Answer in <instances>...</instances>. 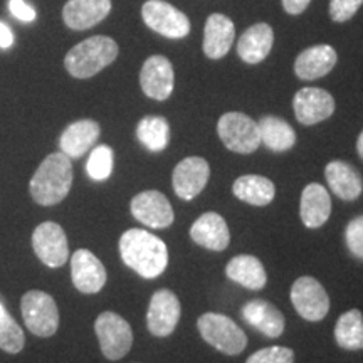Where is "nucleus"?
Instances as JSON below:
<instances>
[{
	"label": "nucleus",
	"instance_id": "obj_1",
	"mask_svg": "<svg viewBox=\"0 0 363 363\" xmlns=\"http://www.w3.org/2000/svg\"><path fill=\"white\" fill-rule=\"evenodd\" d=\"M121 259L142 278H158L169 264V249L155 234L130 229L120 239Z\"/></svg>",
	"mask_w": 363,
	"mask_h": 363
},
{
	"label": "nucleus",
	"instance_id": "obj_2",
	"mask_svg": "<svg viewBox=\"0 0 363 363\" xmlns=\"http://www.w3.org/2000/svg\"><path fill=\"white\" fill-rule=\"evenodd\" d=\"M72 187L71 158L62 152L44 158L29 184L30 195L39 206H56L62 202Z\"/></svg>",
	"mask_w": 363,
	"mask_h": 363
},
{
	"label": "nucleus",
	"instance_id": "obj_3",
	"mask_svg": "<svg viewBox=\"0 0 363 363\" xmlns=\"http://www.w3.org/2000/svg\"><path fill=\"white\" fill-rule=\"evenodd\" d=\"M118 57V44L106 35H93L71 49L65 66L72 78L88 79L101 72Z\"/></svg>",
	"mask_w": 363,
	"mask_h": 363
},
{
	"label": "nucleus",
	"instance_id": "obj_4",
	"mask_svg": "<svg viewBox=\"0 0 363 363\" xmlns=\"http://www.w3.org/2000/svg\"><path fill=\"white\" fill-rule=\"evenodd\" d=\"M197 328L208 345L225 355H239L246 350V333L229 316L220 313H206L199 318Z\"/></svg>",
	"mask_w": 363,
	"mask_h": 363
},
{
	"label": "nucleus",
	"instance_id": "obj_5",
	"mask_svg": "<svg viewBox=\"0 0 363 363\" xmlns=\"http://www.w3.org/2000/svg\"><path fill=\"white\" fill-rule=\"evenodd\" d=\"M21 311L27 330L35 337L49 338L57 331L59 311L51 294L33 289L21 299Z\"/></svg>",
	"mask_w": 363,
	"mask_h": 363
},
{
	"label": "nucleus",
	"instance_id": "obj_6",
	"mask_svg": "<svg viewBox=\"0 0 363 363\" xmlns=\"http://www.w3.org/2000/svg\"><path fill=\"white\" fill-rule=\"evenodd\" d=\"M217 133L227 148L242 155L256 152L261 145L259 125L244 113H225L217 123Z\"/></svg>",
	"mask_w": 363,
	"mask_h": 363
},
{
	"label": "nucleus",
	"instance_id": "obj_7",
	"mask_svg": "<svg viewBox=\"0 0 363 363\" xmlns=\"http://www.w3.org/2000/svg\"><path fill=\"white\" fill-rule=\"evenodd\" d=\"M94 331L103 355L108 360H120L131 350L133 331L125 318L113 311H104L94 321Z\"/></svg>",
	"mask_w": 363,
	"mask_h": 363
},
{
	"label": "nucleus",
	"instance_id": "obj_8",
	"mask_svg": "<svg viewBox=\"0 0 363 363\" xmlns=\"http://www.w3.org/2000/svg\"><path fill=\"white\" fill-rule=\"evenodd\" d=\"M143 22L150 29L163 38L184 39L190 33V21L184 12L165 2V0H148L142 7Z\"/></svg>",
	"mask_w": 363,
	"mask_h": 363
},
{
	"label": "nucleus",
	"instance_id": "obj_9",
	"mask_svg": "<svg viewBox=\"0 0 363 363\" xmlns=\"http://www.w3.org/2000/svg\"><path fill=\"white\" fill-rule=\"evenodd\" d=\"M35 256L49 267H61L69 257V246L65 229L56 222H43L33 233Z\"/></svg>",
	"mask_w": 363,
	"mask_h": 363
},
{
	"label": "nucleus",
	"instance_id": "obj_10",
	"mask_svg": "<svg viewBox=\"0 0 363 363\" xmlns=\"http://www.w3.org/2000/svg\"><path fill=\"white\" fill-rule=\"evenodd\" d=\"M291 303L294 310L308 321H320L328 315L330 298L325 288L315 278L303 276L294 281L291 288Z\"/></svg>",
	"mask_w": 363,
	"mask_h": 363
},
{
	"label": "nucleus",
	"instance_id": "obj_11",
	"mask_svg": "<svg viewBox=\"0 0 363 363\" xmlns=\"http://www.w3.org/2000/svg\"><path fill=\"white\" fill-rule=\"evenodd\" d=\"M130 208L136 220L152 227V229H165L174 224V208H172L169 199L158 190H145V192L135 195Z\"/></svg>",
	"mask_w": 363,
	"mask_h": 363
},
{
	"label": "nucleus",
	"instance_id": "obj_12",
	"mask_svg": "<svg viewBox=\"0 0 363 363\" xmlns=\"http://www.w3.org/2000/svg\"><path fill=\"white\" fill-rule=\"evenodd\" d=\"M180 301L170 289H160L150 299L147 326L153 337L165 338L174 333L180 320Z\"/></svg>",
	"mask_w": 363,
	"mask_h": 363
},
{
	"label": "nucleus",
	"instance_id": "obj_13",
	"mask_svg": "<svg viewBox=\"0 0 363 363\" xmlns=\"http://www.w3.org/2000/svg\"><path fill=\"white\" fill-rule=\"evenodd\" d=\"M293 108L299 123L311 126L321 123L333 115L335 99L325 89L303 88L294 94Z\"/></svg>",
	"mask_w": 363,
	"mask_h": 363
},
{
	"label": "nucleus",
	"instance_id": "obj_14",
	"mask_svg": "<svg viewBox=\"0 0 363 363\" xmlns=\"http://www.w3.org/2000/svg\"><path fill=\"white\" fill-rule=\"evenodd\" d=\"M71 278L76 289L84 294H96L106 284L103 262L88 249H78L71 257Z\"/></svg>",
	"mask_w": 363,
	"mask_h": 363
},
{
	"label": "nucleus",
	"instance_id": "obj_15",
	"mask_svg": "<svg viewBox=\"0 0 363 363\" xmlns=\"http://www.w3.org/2000/svg\"><path fill=\"white\" fill-rule=\"evenodd\" d=\"M175 74L172 62L163 56H152L145 61L140 72V84L148 98L165 101L174 91Z\"/></svg>",
	"mask_w": 363,
	"mask_h": 363
},
{
	"label": "nucleus",
	"instance_id": "obj_16",
	"mask_svg": "<svg viewBox=\"0 0 363 363\" xmlns=\"http://www.w3.org/2000/svg\"><path fill=\"white\" fill-rule=\"evenodd\" d=\"M208 177H211L208 163L201 157H189L175 167L172 184L182 201H192L206 189Z\"/></svg>",
	"mask_w": 363,
	"mask_h": 363
},
{
	"label": "nucleus",
	"instance_id": "obj_17",
	"mask_svg": "<svg viewBox=\"0 0 363 363\" xmlns=\"http://www.w3.org/2000/svg\"><path fill=\"white\" fill-rule=\"evenodd\" d=\"M111 12V0H67L62 21L72 30H86L98 26Z\"/></svg>",
	"mask_w": 363,
	"mask_h": 363
},
{
	"label": "nucleus",
	"instance_id": "obj_18",
	"mask_svg": "<svg viewBox=\"0 0 363 363\" xmlns=\"http://www.w3.org/2000/svg\"><path fill=\"white\" fill-rule=\"evenodd\" d=\"M235 39V27L224 13H212L203 29L202 49L207 57L222 59L233 48Z\"/></svg>",
	"mask_w": 363,
	"mask_h": 363
},
{
	"label": "nucleus",
	"instance_id": "obj_19",
	"mask_svg": "<svg viewBox=\"0 0 363 363\" xmlns=\"http://www.w3.org/2000/svg\"><path fill=\"white\" fill-rule=\"evenodd\" d=\"M190 238L199 246L211 251H224L230 242V233L224 217L216 212H207L194 222L190 229Z\"/></svg>",
	"mask_w": 363,
	"mask_h": 363
},
{
	"label": "nucleus",
	"instance_id": "obj_20",
	"mask_svg": "<svg viewBox=\"0 0 363 363\" xmlns=\"http://www.w3.org/2000/svg\"><path fill=\"white\" fill-rule=\"evenodd\" d=\"M337 51L331 45H313L296 57L294 72L299 79L305 81L323 78L337 65Z\"/></svg>",
	"mask_w": 363,
	"mask_h": 363
},
{
	"label": "nucleus",
	"instance_id": "obj_21",
	"mask_svg": "<svg viewBox=\"0 0 363 363\" xmlns=\"http://www.w3.org/2000/svg\"><path fill=\"white\" fill-rule=\"evenodd\" d=\"M99 125L93 120H79L71 123L59 138V148L69 158H81L98 142Z\"/></svg>",
	"mask_w": 363,
	"mask_h": 363
},
{
	"label": "nucleus",
	"instance_id": "obj_22",
	"mask_svg": "<svg viewBox=\"0 0 363 363\" xmlns=\"http://www.w3.org/2000/svg\"><path fill=\"white\" fill-rule=\"evenodd\" d=\"M242 318L269 338L281 337L286 326L283 313L264 299H252L246 303L242 306Z\"/></svg>",
	"mask_w": 363,
	"mask_h": 363
},
{
	"label": "nucleus",
	"instance_id": "obj_23",
	"mask_svg": "<svg viewBox=\"0 0 363 363\" xmlns=\"http://www.w3.org/2000/svg\"><path fill=\"white\" fill-rule=\"evenodd\" d=\"M272 43H274L272 27L264 22L254 24L238 40V54L247 65H259L271 52Z\"/></svg>",
	"mask_w": 363,
	"mask_h": 363
},
{
	"label": "nucleus",
	"instance_id": "obj_24",
	"mask_svg": "<svg viewBox=\"0 0 363 363\" xmlns=\"http://www.w3.org/2000/svg\"><path fill=\"white\" fill-rule=\"evenodd\" d=\"M325 177L328 182L331 192L342 201H357L362 195L363 180L362 175L348 163L335 160L330 162L325 169Z\"/></svg>",
	"mask_w": 363,
	"mask_h": 363
},
{
	"label": "nucleus",
	"instance_id": "obj_25",
	"mask_svg": "<svg viewBox=\"0 0 363 363\" xmlns=\"http://www.w3.org/2000/svg\"><path fill=\"white\" fill-rule=\"evenodd\" d=\"M299 214L310 229H318L330 219L331 199L326 189L320 184H310L303 190Z\"/></svg>",
	"mask_w": 363,
	"mask_h": 363
},
{
	"label": "nucleus",
	"instance_id": "obj_26",
	"mask_svg": "<svg viewBox=\"0 0 363 363\" xmlns=\"http://www.w3.org/2000/svg\"><path fill=\"white\" fill-rule=\"evenodd\" d=\"M227 278L234 283L242 286L247 289H262L267 283V276L262 262L254 256H235L234 259L229 261L225 267Z\"/></svg>",
	"mask_w": 363,
	"mask_h": 363
},
{
	"label": "nucleus",
	"instance_id": "obj_27",
	"mask_svg": "<svg viewBox=\"0 0 363 363\" xmlns=\"http://www.w3.org/2000/svg\"><path fill=\"white\" fill-rule=\"evenodd\" d=\"M233 192L242 202L251 203V206L264 207L274 199L276 187L266 177L242 175L234 182Z\"/></svg>",
	"mask_w": 363,
	"mask_h": 363
},
{
	"label": "nucleus",
	"instance_id": "obj_28",
	"mask_svg": "<svg viewBox=\"0 0 363 363\" xmlns=\"http://www.w3.org/2000/svg\"><path fill=\"white\" fill-rule=\"evenodd\" d=\"M261 143H264L272 152H288L296 143V133L291 125L278 116H264L259 121Z\"/></svg>",
	"mask_w": 363,
	"mask_h": 363
},
{
	"label": "nucleus",
	"instance_id": "obj_29",
	"mask_svg": "<svg viewBox=\"0 0 363 363\" xmlns=\"http://www.w3.org/2000/svg\"><path fill=\"white\" fill-rule=\"evenodd\" d=\"M335 340L343 350H363V315L360 310H350L338 318Z\"/></svg>",
	"mask_w": 363,
	"mask_h": 363
},
{
	"label": "nucleus",
	"instance_id": "obj_30",
	"mask_svg": "<svg viewBox=\"0 0 363 363\" xmlns=\"http://www.w3.org/2000/svg\"><path fill=\"white\" fill-rule=\"evenodd\" d=\"M136 136L150 152H162L170 140L169 121L162 116H145L136 126Z\"/></svg>",
	"mask_w": 363,
	"mask_h": 363
},
{
	"label": "nucleus",
	"instance_id": "obj_31",
	"mask_svg": "<svg viewBox=\"0 0 363 363\" xmlns=\"http://www.w3.org/2000/svg\"><path fill=\"white\" fill-rule=\"evenodd\" d=\"M24 331L7 311H4L0 315V350L16 355L24 348Z\"/></svg>",
	"mask_w": 363,
	"mask_h": 363
},
{
	"label": "nucleus",
	"instance_id": "obj_32",
	"mask_svg": "<svg viewBox=\"0 0 363 363\" xmlns=\"http://www.w3.org/2000/svg\"><path fill=\"white\" fill-rule=\"evenodd\" d=\"M86 172H88L89 179L96 182L106 180L113 172V150L108 145H98L91 152L88 163H86Z\"/></svg>",
	"mask_w": 363,
	"mask_h": 363
},
{
	"label": "nucleus",
	"instance_id": "obj_33",
	"mask_svg": "<svg viewBox=\"0 0 363 363\" xmlns=\"http://www.w3.org/2000/svg\"><path fill=\"white\" fill-rule=\"evenodd\" d=\"M294 352L286 347H269L252 353L246 363H293Z\"/></svg>",
	"mask_w": 363,
	"mask_h": 363
},
{
	"label": "nucleus",
	"instance_id": "obj_34",
	"mask_svg": "<svg viewBox=\"0 0 363 363\" xmlns=\"http://www.w3.org/2000/svg\"><path fill=\"white\" fill-rule=\"evenodd\" d=\"M363 6V0H330V17L335 22H347Z\"/></svg>",
	"mask_w": 363,
	"mask_h": 363
},
{
	"label": "nucleus",
	"instance_id": "obj_35",
	"mask_svg": "<svg viewBox=\"0 0 363 363\" xmlns=\"http://www.w3.org/2000/svg\"><path fill=\"white\" fill-rule=\"evenodd\" d=\"M345 238H347V246L353 256L363 259V216L353 219L347 225Z\"/></svg>",
	"mask_w": 363,
	"mask_h": 363
},
{
	"label": "nucleus",
	"instance_id": "obj_36",
	"mask_svg": "<svg viewBox=\"0 0 363 363\" xmlns=\"http://www.w3.org/2000/svg\"><path fill=\"white\" fill-rule=\"evenodd\" d=\"M9 9H11L12 16L21 22H34L38 13L35 9L26 2V0H9Z\"/></svg>",
	"mask_w": 363,
	"mask_h": 363
},
{
	"label": "nucleus",
	"instance_id": "obj_37",
	"mask_svg": "<svg viewBox=\"0 0 363 363\" xmlns=\"http://www.w3.org/2000/svg\"><path fill=\"white\" fill-rule=\"evenodd\" d=\"M283 2V9L291 16H299L306 11V7L310 6L311 0H281Z\"/></svg>",
	"mask_w": 363,
	"mask_h": 363
},
{
	"label": "nucleus",
	"instance_id": "obj_38",
	"mask_svg": "<svg viewBox=\"0 0 363 363\" xmlns=\"http://www.w3.org/2000/svg\"><path fill=\"white\" fill-rule=\"evenodd\" d=\"M12 44H13L12 30L9 29L7 24L0 22V48L9 49V48H12Z\"/></svg>",
	"mask_w": 363,
	"mask_h": 363
},
{
	"label": "nucleus",
	"instance_id": "obj_39",
	"mask_svg": "<svg viewBox=\"0 0 363 363\" xmlns=\"http://www.w3.org/2000/svg\"><path fill=\"white\" fill-rule=\"evenodd\" d=\"M357 152H358V155H360V158L363 160V131H362L360 136H358V140H357Z\"/></svg>",
	"mask_w": 363,
	"mask_h": 363
},
{
	"label": "nucleus",
	"instance_id": "obj_40",
	"mask_svg": "<svg viewBox=\"0 0 363 363\" xmlns=\"http://www.w3.org/2000/svg\"><path fill=\"white\" fill-rule=\"evenodd\" d=\"M4 311H6V308H4V305H2V303H0V315H2V313Z\"/></svg>",
	"mask_w": 363,
	"mask_h": 363
}]
</instances>
